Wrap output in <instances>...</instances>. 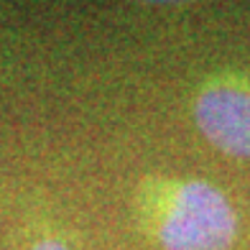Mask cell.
I'll use <instances>...</instances> for the list:
<instances>
[{"mask_svg":"<svg viewBox=\"0 0 250 250\" xmlns=\"http://www.w3.org/2000/svg\"><path fill=\"white\" fill-rule=\"evenodd\" d=\"M26 250H72V245L59 232H49V235H39Z\"/></svg>","mask_w":250,"mask_h":250,"instance_id":"cell-3","label":"cell"},{"mask_svg":"<svg viewBox=\"0 0 250 250\" xmlns=\"http://www.w3.org/2000/svg\"><path fill=\"white\" fill-rule=\"evenodd\" d=\"M191 115L212 148L250 161V74L220 69L199 84Z\"/></svg>","mask_w":250,"mask_h":250,"instance_id":"cell-2","label":"cell"},{"mask_svg":"<svg viewBox=\"0 0 250 250\" xmlns=\"http://www.w3.org/2000/svg\"><path fill=\"white\" fill-rule=\"evenodd\" d=\"M135 214L158 250H230L240 232L230 197L199 176L151 174L141 179Z\"/></svg>","mask_w":250,"mask_h":250,"instance_id":"cell-1","label":"cell"}]
</instances>
